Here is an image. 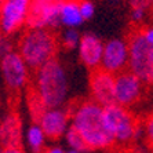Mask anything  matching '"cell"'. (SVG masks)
Instances as JSON below:
<instances>
[{"mask_svg": "<svg viewBox=\"0 0 153 153\" xmlns=\"http://www.w3.org/2000/svg\"><path fill=\"white\" fill-rule=\"evenodd\" d=\"M35 72L32 85L46 108H61L68 95V77L61 62L54 58Z\"/></svg>", "mask_w": 153, "mask_h": 153, "instance_id": "cell-2", "label": "cell"}, {"mask_svg": "<svg viewBox=\"0 0 153 153\" xmlns=\"http://www.w3.org/2000/svg\"><path fill=\"white\" fill-rule=\"evenodd\" d=\"M22 121L17 112H8L0 119V146L1 148H21Z\"/></svg>", "mask_w": 153, "mask_h": 153, "instance_id": "cell-14", "label": "cell"}, {"mask_svg": "<svg viewBox=\"0 0 153 153\" xmlns=\"http://www.w3.org/2000/svg\"><path fill=\"white\" fill-rule=\"evenodd\" d=\"M146 17V10L143 8H131V21L139 24L142 22Z\"/></svg>", "mask_w": 153, "mask_h": 153, "instance_id": "cell-24", "label": "cell"}, {"mask_svg": "<svg viewBox=\"0 0 153 153\" xmlns=\"http://www.w3.org/2000/svg\"><path fill=\"white\" fill-rule=\"evenodd\" d=\"M103 120L106 128L113 137L114 142L128 143L135 141V134L139 124L134 114L127 108L113 103L103 108Z\"/></svg>", "mask_w": 153, "mask_h": 153, "instance_id": "cell-5", "label": "cell"}, {"mask_svg": "<svg viewBox=\"0 0 153 153\" xmlns=\"http://www.w3.org/2000/svg\"><path fill=\"white\" fill-rule=\"evenodd\" d=\"M11 51H13V42L10 36L0 30V59Z\"/></svg>", "mask_w": 153, "mask_h": 153, "instance_id": "cell-21", "label": "cell"}, {"mask_svg": "<svg viewBox=\"0 0 153 153\" xmlns=\"http://www.w3.org/2000/svg\"><path fill=\"white\" fill-rule=\"evenodd\" d=\"M143 134L146 137V141L150 146L153 148V112L146 116V119L143 120Z\"/></svg>", "mask_w": 153, "mask_h": 153, "instance_id": "cell-22", "label": "cell"}, {"mask_svg": "<svg viewBox=\"0 0 153 153\" xmlns=\"http://www.w3.org/2000/svg\"><path fill=\"white\" fill-rule=\"evenodd\" d=\"M30 8V0H4L0 3V30L14 35L24 25Z\"/></svg>", "mask_w": 153, "mask_h": 153, "instance_id": "cell-8", "label": "cell"}, {"mask_svg": "<svg viewBox=\"0 0 153 153\" xmlns=\"http://www.w3.org/2000/svg\"><path fill=\"white\" fill-rule=\"evenodd\" d=\"M79 8H80V13H82V17L84 21L85 19H91L93 15L95 14V6L90 0H80L79 1Z\"/></svg>", "mask_w": 153, "mask_h": 153, "instance_id": "cell-20", "label": "cell"}, {"mask_svg": "<svg viewBox=\"0 0 153 153\" xmlns=\"http://www.w3.org/2000/svg\"><path fill=\"white\" fill-rule=\"evenodd\" d=\"M105 43L94 33H84L79 42V58L90 71L98 69L103 55Z\"/></svg>", "mask_w": 153, "mask_h": 153, "instance_id": "cell-13", "label": "cell"}, {"mask_svg": "<svg viewBox=\"0 0 153 153\" xmlns=\"http://www.w3.org/2000/svg\"><path fill=\"white\" fill-rule=\"evenodd\" d=\"M143 91L142 80L131 71H123L114 75V101L124 108L138 102Z\"/></svg>", "mask_w": 153, "mask_h": 153, "instance_id": "cell-9", "label": "cell"}, {"mask_svg": "<svg viewBox=\"0 0 153 153\" xmlns=\"http://www.w3.org/2000/svg\"><path fill=\"white\" fill-rule=\"evenodd\" d=\"M39 126L43 132L51 141H57L65 135L71 127V111L62 108H53L47 109L39 120Z\"/></svg>", "mask_w": 153, "mask_h": 153, "instance_id": "cell-12", "label": "cell"}, {"mask_svg": "<svg viewBox=\"0 0 153 153\" xmlns=\"http://www.w3.org/2000/svg\"><path fill=\"white\" fill-rule=\"evenodd\" d=\"M80 37H82V36H79V33L76 32V29H68V30L64 33V37H62V44H64L66 48H69V50L76 48V47L79 46Z\"/></svg>", "mask_w": 153, "mask_h": 153, "instance_id": "cell-19", "label": "cell"}, {"mask_svg": "<svg viewBox=\"0 0 153 153\" xmlns=\"http://www.w3.org/2000/svg\"><path fill=\"white\" fill-rule=\"evenodd\" d=\"M108 1H109V3H113V4H116L119 1V0H108Z\"/></svg>", "mask_w": 153, "mask_h": 153, "instance_id": "cell-29", "label": "cell"}, {"mask_svg": "<svg viewBox=\"0 0 153 153\" xmlns=\"http://www.w3.org/2000/svg\"><path fill=\"white\" fill-rule=\"evenodd\" d=\"M66 153H82V152H77V150H73V149H71V150H68Z\"/></svg>", "mask_w": 153, "mask_h": 153, "instance_id": "cell-28", "label": "cell"}, {"mask_svg": "<svg viewBox=\"0 0 153 153\" xmlns=\"http://www.w3.org/2000/svg\"><path fill=\"white\" fill-rule=\"evenodd\" d=\"M141 33L145 37V40L149 43L150 46H153V26H145V28H139Z\"/></svg>", "mask_w": 153, "mask_h": 153, "instance_id": "cell-25", "label": "cell"}, {"mask_svg": "<svg viewBox=\"0 0 153 153\" xmlns=\"http://www.w3.org/2000/svg\"><path fill=\"white\" fill-rule=\"evenodd\" d=\"M46 134L43 132L39 123H33L26 131V142L33 153H43L46 146Z\"/></svg>", "mask_w": 153, "mask_h": 153, "instance_id": "cell-16", "label": "cell"}, {"mask_svg": "<svg viewBox=\"0 0 153 153\" xmlns=\"http://www.w3.org/2000/svg\"><path fill=\"white\" fill-rule=\"evenodd\" d=\"M58 46V37L51 29H28L18 40V53L29 68L37 71L55 58Z\"/></svg>", "mask_w": 153, "mask_h": 153, "instance_id": "cell-3", "label": "cell"}, {"mask_svg": "<svg viewBox=\"0 0 153 153\" xmlns=\"http://www.w3.org/2000/svg\"><path fill=\"white\" fill-rule=\"evenodd\" d=\"M26 102H28V108H29V113L30 117L35 123H39L40 117L43 116V113L47 111L46 105L43 103L42 98L39 97L37 91L35 90L32 84L28 87V93H26Z\"/></svg>", "mask_w": 153, "mask_h": 153, "instance_id": "cell-17", "label": "cell"}, {"mask_svg": "<svg viewBox=\"0 0 153 153\" xmlns=\"http://www.w3.org/2000/svg\"><path fill=\"white\" fill-rule=\"evenodd\" d=\"M29 66L18 51H11L0 59V71L3 82L11 93H18L29 83Z\"/></svg>", "mask_w": 153, "mask_h": 153, "instance_id": "cell-7", "label": "cell"}, {"mask_svg": "<svg viewBox=\"0 0 153 153\" xmlns=\"http://www.w3.org/2000/svg\"><path fill=\"white\" fill-rule=\"evenodd\" d=\"M65 0H30L26 18L28 29H54L61 24V7Z\"/></svg>", "mask_w": 153, "mask_h": 153, "instance_id": "cell-6", "label": "cell"}, {"mask_svg": "<svg viewBox=\"0 0 153 153\" xmlns=\"http://www.w3.org/2000/svg\"><path fill=\"white\" fill-rule=\"evenodd\" d=\"M3 1H4V0H0V3H3Z\"/></svg>", "mask_w": 153, "mask_h": 153, "instance_id": "cell-31", "label": "cell"}, {"mask_svg": "<svg viewBox=\"0 0 153 153\" xmlns=\"http://www.w3.org/2000/svg\"><path fill=\"white\" fill-rule=\"evenodd\" d=\"M131 8H143V10H149L153 7V0H127Z\"/></svg>", "mask_w": 153, "mask_h": 153, "instance_id": "cell-23", "label": "cell"}, {"mask_svg": "<svg viewBox=\"0 0 153 153\" xmlns=\"http://www.w3.org/2000/svg\"><path fill=\"white\" fill-rule=\"evenodd\" d=\"M128 71L142 80L143 84L153 85V46L145 40L141 29H132L128 35Z\"/></svg>", "mask_w": 153, "mask_h": 153, "instance_id": "cell-4", "label": "cell"}, {"mask_svg": "<svg viewBox=\"0 0 153 153\" xmlns=\"http://www.w3.org/2000/svg\"><path fill=\"white\" fill-rule=\"evenodd\" d=\"M90 95L91 101L102 108L116 103L114 101V75L103 71L102 68L94 69L90 73Z\"/></svg>", "mask_w": 153, "mask_h": 153, "instance_id": "cell-10", "label": "cell"}, {"mask_svg": "<svg viewBox=\"0 0 153 153\" xmlns=\"http://www.w3.org/2000/svg\"><path fill=\"white\" fill-rule=\"evenodd\" d=\"M43 153H66V152H64V149H61L58 146H53V148H48V149H44Z\"/></svg>", "mask_w": 153, "mask_h": 153, "instance_id": "cell-27", "label": "cell"}, {"mask_svg": "<svg viewBox=\"0 0 153 153\" xmlns=\"http://www.w3.org/2000/svg\"><path fill=\"white\" fill-rule=\"evenodd\" d=\"M61 24L65 25L68 29H76L83 24V17L79 8L77 1H64L61 7V15H59Z\"/></svg>", "mask_w": 153, "mask_h": 153, "instance_id": "cell-15", "label": "cell"}, {"mask_svg": "<svg viewBox=\"0 0 153 153\" xmlns=\"http://www.w3.org/2000/svg\"><path fill=\"white\" fill-rule=\"evenodd\" d=\"M150 153H153V150H152V152H150Z\"/></svg>", "mask_w": 153, "mask_h": 153, "instance_id": "cell-32", "label": "cell"}, {"mask_svg": "<svg viewBox=\"0 0 153 153\" xmlns=\"http://www.w3.org/2000/svg\"><path fill=\"white\" fill-rule=\"evenodd\" d=\"M128 43L123 39H112L105 43L101 66L112 75H117L128 66Z\"/></svg>", "mask_w": 153, "mask_h": 153, "instance_id": "cell-11", "label": "cell"}, {"mask_svg": "<svg viewBox=\"0 0 153 153\" xmlns=\"http://www.w3.org/2000/svg\"><path fill=\"white\" fill-rule=\"evenodd\" d=\"M65 1H77V3H79L80 0H65Z\"/></svg>", "mask_w": 153, "mask_h": 153, "instance_id": "cell-30", "label": "cell"}, {"mask_svg": "<svg viewBox=\"0 0 153 153\" xmlns=\"http://www.w3.org/2000/svg\"><path fill=\"white\" fill-rule=\"evenodd\" d=\"M65 139H66L69 148L73 150H77V152H82V153L91 150L90 146L87 145V142L84 141V138L80 135V132L76 128L72 127V126L68 128V131L65 132Z\"/></svg>", "mask_w": 153, "mask_h": 153, "instance_id": "cell-18", "label": "cell"}, {"mask_svg": "<svg viewBox=\"0 0 153 153\" xmlns=\"http://www.w3.org/2000/svg\"><path fill=\"white\" fill-rule=\"evenodd\" d=\"M1 153H25L21 148H3Z\"/></svg>", "mask_w": 153, "mask_h": 153, "instance_id": "cell-26", "label": "cell"}, {"mask_svg": "<svg viewBox=\"0 0 153 153\" xmlns=\"http://www.w3.org/2000/svg\"><path fill=\"white\" fill-rule=\"evenodd\" d=\"M71 111V126L84 138L91 150L108 149L113 146L114 139L103 120V108L94 101L76 103Z\"/></svg>", "mask_w": 153, "mask_h": 153, "instance_id": "cell-1", "label": "cell"}]
</instances>
